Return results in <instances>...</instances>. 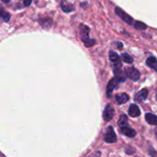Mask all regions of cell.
I'll return each instance as SVG.
<instances>
[{"mask_svg": "<svg viewBox=\"0 0 157 157\" xmlns=\"http://www.w3.org/2000/svg\"><path fill=\"white\" fill-rule=\"evenodd\" d=\"M115 13L122 20H123L125 22L129 24V25H132L133 23V19L129 15H128L124 10L120 9V7H116L115 8Z\"/></svg>", "mask_w": 157, "mask_h": 157, "instance_id": "4", "label": "cell"}, {"mask_svg": "<svg viewBox=\"0 0 157 157\" xmlns=\"http://www.w3.org/2000/svg\"><path fill=\"white\" fill-rule=\"evenodd\" d=\"M115 114V110L113 109V107L112 106L109 104H107L105 107V109H104L103 113H102V117H103V120L105 122H109L110 120H112V119L113 118Z\"/></svg>", "mask_w": 157, "mask_h": 157, "instance_id": "7", "label": "cell"}, {"mask_svg": "<svg viewBox=\"0 0 157 157\" xmlns=\"http://www.w3.org/2000/svg\"><path fill=\"white\" fill-rule=\"evenodd\" d=\"M140 114H141V112H140L138 105H136V104H131L129 108V116L131 117H138L139 116H140Z\"/></svg>", "mask_w": 157, "mask_h": 157, "instance_id": "12", "label": "cell"}, {"mask_svg": "<svg viewBox=\"0 0 157 157\" xmlns=\"http://www.w3.org/2000/svg\"><path fill=\"white\" fill-rule=\"evenodd\" d=\"M121 59L123 60V62H125L126 63H128V64H132L133 63V58L129 54L126 53V52L122 53Z\"/></svg>", "mask_w": 157, "mask_h": 157, "instance_id": "18", "label": "cell"}, {"mask_svg": "<svg viewBox=\"0 0 157 157\" xmlns=\"http://www.w3.org/2000/svg\"><path fill=\"white\" fill-rule=\"evenodd\" d=\"M32 2H33V0H23V2H24V5L25 6H29L31 5Z\"/></svg>", "mask_w": 157, "mask_h": 157, "instance_id": "22", "label": "cell"}, {"mask_svg": "<svg viewBox=\"0 0 157 157\" xmlns=\"http://www.w3.org/2000/svg\"><path fill=\"white\" fill-rule=\"evenodd\" d=\"M155 99H156V100H157V89H156V90H155Z\"/></svg>", "mask_w": 157, "mask_h": 157, "instance_id": "26", "label": "cell"}, {"mask_svg": "<svg viewBox=\"0 0 157 157\" xmlns=\"http://www.w3.org/2000/svg\"><path fill=\"white\" fill-rule=\"evenodd\" d=\"M2 2H4V3H9L10 2V0H1Z\"/></svg>", "mask_w": 157, "mask_h": 157, "instance_id": "24", "label": "cell"}, {"mask_svg": "<svg viewBox=\"0 0 157 157\" xmlns=\"http://www.w3.org/2000/svg\"><path fill=\"white\" fill-rule=\"evenodd\" d=\"M146 65L157 72V59L153 56H150L146 59Z\"/></svg>", "mask_w": 157, "mask_h": 157, "instance_id": "15", "label": "cell"}, {"mask_svg": "<svg viewBox=\"0 0 157 157\" xmlns=\"http://www.w3.org/2000/svg\"><path fill=\"white\" fill-rule=\"evenodd\" d=\"M40 25L44 29H49L52 25V20L49 18H46L40 21Z\"/></svg>", "mask_w": 157, "mask_h": 157, "instance_id": "16", "label": "cell"}, {"mask_svg": "<svg viewBox=\"0 0 157 157\" xmlns=\"http://www.w3.org/2000/svg\"><path fill=\"white\" fill-rule=\"evenodd\" d=\"M148 152L150 155V156L152 157H157V152L152 147V146H149V149H148Z\"/></svg>", "mask_w": 157, "mask_h": 157, "instance_id": "20", "label": "cell"}, {"mask_svg": "<svg viewBox=\"0 0 157 157\" xmlns=\"http://www.w3.org/2000/svg\"><path fill=\"white\" fill-rule=\"evenodd\" d=\"M145 119L146 121L149 125L152 126H157V116L156 115L152 114V113H146L145 115Z\"/></svg>", "mask_w": 157, "mask_h": 157, "instance_id": "14", "label": "cell"}, {"mask_svg": "<svg viewBox=\"0 0 157 157\" xmlns=\"http://www.w3.org/2000/svg\"><path fill=\"white\" fill-rule=\"evenodd\" d=\"M60 6H61L62 10L64 13H71V12H73L75 10L74 6L66 0H62L61 2H60Z\"/></svg>", "mask_w": 157, "mask_h": 157, "instance_id": "10", "label": "cell"}, {"mask_svg": "<svg viewBox=\"0 0 157 157\" xmlns=\"http://www.w3.org/2000/svg\"><path fill=\"white\" fill-rule=\"evenodd\" d=\"M116 45H117V48L119 49H122L123 47V44L121 43V42H117L116 43Z\"/></svg>", "mask_w": 157, "mask_h": 157, "instance_id": "23", "label": "cell"}, {"mask_svg": "<svg viewBox=\"0 0 157 157\" xmlns=\"http://www.w3.org/2000/svg\"><path fill=\"white\" fill-rule=\"evenodd\" d=\"M118 125L120 126L121 132L126 136L129 137V138H132V137L136 136V130H134L129 125V123H128V117L126 114H122L120 116V119H119V121H118Z\"/></svg>", "mask_w": 157, "mask_h": 157, "instance_id": "1", "label": "cell"}, {"mask_svg": "<svg viewBox=\"0 0 157 157\" xmlns=\"http://www.w3.org/2000/svg\"><path fill=\"white\" fill-rule=\"evenodd\" d=\"M79 29H80V33H81V39L82 41L83 42L84 45H85L86 47H92V46H94L96 43V39H90L89 37V35H90V28L86 25H83V24H81L79 25Z\"/></svg>", "mask_w": 157, "mask_h": 157, "instance_id": "2", "label": "cell"}, {"mask_svg": "<svg viewBox=\"0 0 157 157\" xmlns=\"http://www.w3.org/2000/svg\"><path fill=\"white\" fill-rule=\"evenodd\" d=\"M125 74H126V75L129 79H131L133 82H136L140 78V72L136 68L132 67V66L126 67L125 69Z\"/></svg>", "mask_w": 157, "mask_h": 157, "instance_id": "3", "label": "cell"}, {"mask_svg": "<svg viewBox=\"0 0 157 157\" xmlns=\"http://www.w3.org/2000/svg\"><path fill=\"white\" fill-rule=\"evenodd\" d=\"M148 93H149V92H148L147 89H143V90H141L139 93H137L136 94L135 98H134V101L137 102H143L147 98Z\"/></svg>", "mask_w": 157, "mask_h": 157, "instance_id": "9", "label": "cell"}, {"mask_svg": "<svg viewBox=\"0 0 157 157\" xmlns=\"http://www.w3.org/2000/svg\"><path fill=\"white\" fill-rule=\"evenodd\" d=\"M155 136H156V138H157V128L155 129Z\"/></svg>", "mask_w": 157, "mask_h": 157, "instance_id": "25", "label": "cell"}, {"mask_svg": "<svg viewBox=\"0 0 157 157\" xmlns=\"http://www.w3.org/2000/svg\"><path fill=\"white\" fill-rule=\"evenodd\" d=\"M122 66H123L122 64L113 66V72H114L115 78L120 82H125L126 78L125 72H123V70H122Z\"/></svg>", "mask_w": 157, "mask_h": 157, "instance_id": "6", "label": "cell"}, {"mask_svg": "<svg viewBox=\"0 0 157 157\" xmlns=\"http://www.w3.org/2000/svg\"><path fill=\"white\" fill-rule=\"evenodd\" d=\"M101 152L99 151H97V152H94L93 153H92L91 155H89V157H100Z\"/></svg>", "mask_w": 157, "mask_h": 157, "instance_id": "21", "label": "cell"}, {"mask_svg": "<svg viewBox=\"0 0 157 157\" xmlns=\"http://www.w3.org/2000/svg\"><path fill=\"white\" fill-rule=\"evenodd\" d=\"M129 99V96L125 93H119V94L116 95V96H115V100H116V102H117V104H119V105L126 103V102H128Z\"/></svg>", "mask_w": 157, "mask_h": 157, "instance_id": "11", "label": "cell"}, {"mask_svg": "<svg viewBox=\"0 0 157 157\" xmlns=\"http://www.w3.org/2000/svg\"><path fill=\"white\" fill-rule=\"evenodd\" d=\"M109 59L113 63V66L122 64L120 56L114 51H109Z\"/></svg>", "mask_w": 157, "mask_h": 157, "instance_id": "13", "label": "cell"}, {"mask_svg": "<svg viewBox=\"0 0 157 157\" xmlns=\"http://www.w3.org/2000/svg\"><path fill=\"white\" fill-rule=\"evenodd\" d=\"M10 17L11 16H10V13L6 12L3 9L0 7V19H2L5 22H9L10 19Z\"/></svg>", "mask_w": 157, "mask_h": 157, "instance_id": "17", "label": "cell"}, {"mask_svg": "<svg viewBox=\"0 0 157 157\" xmlns=\"http://www.w3.org/2000/svg\"><path fill=\"white\" fill-rule=\"evenodd\" d=\"M104 140L107 143H114L117 141V136H116L114 129L112 126L107 127L106 132L104 135Z\"/></svg>", "mask_w": 157, "mask_h": 157, "instance_id": "5", "label": "cell"}, {"mask_svg": "<svg viewBox=\"0 0 157 157\" xmlns=\"http://www.w3.org/2000/svg\"><path fill=\"white\" fill-rule=\"evenodd\" d=\"M134 27L135 29L138 30H144L147 28V25L145 23H143V22H140V21H136V22L134 23Z\"/></svg>", "mask_w": 157, "mask_h": 157, "instance_id": "19", "label": "cell"}, {"mask_svg": "<svg viewBox=\"0 0 157 157\" xmlns=\"http://www.w3.org/2000/svg\"><path fill=\"white\" fill-rule=\"evenodd\" d=\"M119 81L116 79V78H113L109 82H108V85L106 86V96L108 98H110L112 96V93H113L114 89L117 86L118 83H119Z\"/></svg>", "mask_w": 157, "mask_h": 157, "instance_id": "8", "label": "cell"}]
</instances>
